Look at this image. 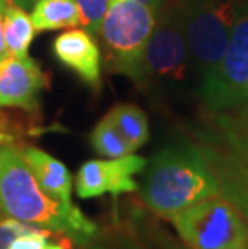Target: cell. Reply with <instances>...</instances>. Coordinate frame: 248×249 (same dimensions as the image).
<instances>
[{"label": "cell", "mask_w": 248, "mask_h": 249, "mask_svg": "<svg viewBox=\"0 0 248 249\" xmlns=\"http://www.w3.org/2000/svg\"><path fill=\"white\" fill-rule=\"evenodd\" d=\"M245 0H179L189 53L200 84L213 76Z\"/></svg>", "instance_id": "4"}, {"label": "cell", "mask_w": 248, "mask_h": 249, "mask_svg": "<svg viewBox=\"0 0 248 249\" xmlns=\"http://www.w3.org/2000/svg\"><path fill=\"white\" fill-rule=\"evenodd\" d=\"M57 60L76 72L89 87L100 89L102 84V55L95 39L82 29H70L58 34L54 40Z\"/></svg>", "instance_id": "11"}, {"label": "cell", "mask_w": 248, "mask_h": 249, "mask_svg": "<svg viewBox=\"0 0 248 249\" xmlns=\"http://www.w3.org/2000/svg\"><path fill=\"white\" fill-rule=\"evenodd\" d=\"M195 139L218 180L219 196L248 220V129L216 113L195 130Z\"/></svg>", "instance_id": "3"}, {"label": "cell", "mask_w": 248, "mask_h": 249, "mask_svg": "<svg viewBox=\"0 0 248 249\" xmlns=\"http://www.w3.org/2000/svg\"><path fill=\"white\" fill-rule=\"evenodd\" d=\"M155 23L156 12L139 0H108L100 36L113 71L139 82L142 58Z\"/></svg>", "instance_id": "5"}, {"label": "cell", "mask_w": 248, "mask_h": 249, "mask_svg": "<svg viewBox=\"0 0 248 249\" xmlns=\"http://www.w3.org/2000/svg\"><path fill=\"white\" fill-rule=\"evenodd\" d=\"M91 145L97 155L107 160L121 158L135 151L108 116L100 119L94 127L91 132Z\"/></svg>", "instance_id": "16"}, {"label": "cell", "mask_w": 248, "mask_h": 249, "mask_svg": "<svg viewBox=\"0 0 248 249\" xmlns=\"http://www.w3.org/2000/svg\"><path fill=\"white\" fill-rule=\"evenodd\" d=\"M19 151L47 195L63 206H75L71 201L73 176L65 164L36 146H19Z\"/></svg>", "instance_id": "12"}, {"label": "cell", "mask_w": 248, "mask_h": 249, "mask_svg": "<svg viewBox=\"0 0 248 249\" xmlns=\"http://www.w3.org/2000/svg\"><path fill=\"white\" fill-rule=\"evenodd\" d=\"M24 127L0 108V146H18L24 137Z\"/></svg>", "instance_id": "20"}, {"label": "cell", "mask_w": 248, "mask_h": 249, "mask_svg": "<svg viewBox=\"0 0 248 249\" xmlns=\"http://www.w3.org/2000/svg\"><path fill=\"white\" fill-rule=\"evenodd\" d=\"M191 249H248V220L221 196H211L170 217Z\"/></svg>", "instance_id": "6"}, {"label": "cell", "mask_w": 248, "mask_h": 249, "mask_svg": "<svg viewBox=\"0 0 248 249\" xmlns=\"http://www.w3.org/2000/svg\"><path fill=\"white\" fill-rule=\"evenodd\" d=\"M47 77L29 56L5 53L0 58V108L36 111Z\"/></svg>", "instance_id": "10"}, {"label": "cell", "mask_w": 248, "mask_h": 249, "mask_svg": "<svg viewBox=\"0 0 248 249\" xmlns=\"http://www.w3.org/2000/svg\"><path fill=\"white\" fill-rule=\"evenodd\" d=\"M134 231L144 249H191L184 243H177L174 238L168 236L165 231L153 229H134Z\"/></svg>", "instance_id": "19"}, {"label": "cell", "mask_w": 248, "mask_h": 249, "mask_svg": "<svg viewBox=\"0 0 248 249\" xmlns=\"http://www.w3.org/2000/svg\"><path fill=\"white\" fill-rule=\"evenodd\" d=\"M107 116L113 121V124L118 127L135 151L149 142V118H147L145 111H142L139 107L131 103L118 105L110 109Z\"/></svg>", "instance_id": "15"}, {"label": "cell", "mask_w": 248, "mask_h": 249, "mask_svg": "<svg viewBox=\"0 0 248 249\" xmlns=\"http://www.w3.org/2000/svg\"><path fill=\"white\" fill-rule=\"evenodd\" d=\"M191 61L179 0H165L156 10V23L147 42L140 66L139 86L184 82Z\"/></svg>", "instance_id": "7"}, {"label": "cell", "mask_w": 248, "mask_h": 249, "mask_svg": "<svg viewBox=\"0 0 248 249\" xmlns=\"http://www.w3.org/2000/svg\"><path fill=\"white\" fill-rule=\"evenodd\" d=\"M3 10H5V2L0 0V58L7 53V50H5V39H3Z\"/></svg>", "instance_id": "23"}, {"label": "cell", "mask_w": 248, "mask_h": 249, "mask_svg": "<svg viewBox=\"0 0 248 249\" xmlns=\"http://www.w3.org/2000/svg\"><path fill=\"white\" fill-rule=\"evenodd\" d=\"M76 3L81 15V26H84L92 36H98L107 13L108 0H76Z\"/></svg>", "instance_id": "18"}, {"label": "cell", "mask_w": 248, "mask_h": 249, "mask_svg": "<svg viewBox=\"0 0 248 249\" xmlns=\"http://www.w3.org/2000/svg\"><path fill=\"white\" fill-rule=\"evenodd\" d=\"M36 229H39V227L5 215L3 219H0V249H8L15 238L24 235L28 231H33Z\"/></svg>", "instance_id": "21"}, {"label": "cell", "mask_w": 248, "mask_h": 249, "mask_svg": "<svg viewBox=\"0 0 248 249\" xmlns=\"http://www.w3.org/2000/svg\"><path fill=\"white\" fill-rule=\"evenodd\" d=\"M8 2L18 5V7L23 8V10H31L36 5V2H38V0H8Z\"/></svg>", "instance_id": "24"}, {"label": "cell", "mask_w": 248, "mask_h": 249, "mask_svg": "<svg viewBox=\"0 0 248 249\" xmlns=\"http://www.w3.org/2000/svg\"><path fill=\"white\" fill-rule=\"evenodd\" d=\"M34 26L26 10L12 2L5 3L3 10V39L5 50L15 56H28L31 42L34 39Z\"/></svg>", "instance_id": "14"}, {"label": "cell", "mask_w": 248, "mask_h": 249, "mask_svg": "<svg viewBox=\"0 0 248 249\" xmlns=\"http://www.w3.org/2000/svg\"><path fill=\"white\" fill-rule=\"evenodd\" d=\"M140 196L153 214L170 219L198 201L219 196V185L202 150L193 142H182L147 162Z\"/></svg>", "instance_id": "2"}, {"label": "cell", "mask_w": 248, "mask_h": 249, "mask_svg": "<svg viewBox=\"0 0 248 249\" xmlns=\"http://www.w3.org/2000/svg\"><path fill=\"white\" fill-rule=\"evenodd\" d=\"M139 2H142L144 5H147V7L152 8L153 12H156V10L163 5V2H165V0H139Z\"/></svg>", "instance_id": "25"}, {"label": "cell", "mask_w": 248, "mask_h": 249, "mask_svg": "<svg viewBox=\"0 0 248 249\" xmlns=\"http://www.w3.org/2000/svg\"><path fill=\"white\" fill-rule=\"evenodd\" d=\"M228 118L230 123H234L235 125L244 127V129H248V100H245L244 103L239 105L234 109H229L226 113H221Z\"/></svg>", "instance_id": "22"}, {"label": "cell", "mask_w": 248, "mask_h": 249, "mask_svg": "<svg viewBox=\"0 0 248 249\" xmlns=\"http://www.w3.org/2000/svg\"><path fill=\"white\" fill-rule=\"evenodd\" d=\"M200 97L210 114L226 113L248 100V2L240 10L216 71L200 84Z\"/></svg>", "instance_id": "8"}, {"label": "cell", "mask_w": 248, "mask_h": 249, "mask_svg": "<svg viewBox=\"0 0 248 249\" xmlns=\"http://www.w3.org/2000/svg\"><path fill=\"white\" fill-rule=\"evenodd\" d=\"M86 249H144L137 238L134 229H119L110 231L108 235H100L94 238L91 243H87Z\"/></svg>", "instance_id": "17"}, {"label": "cell", "mask_w": 248, "mask_h": 249, "mask_svg": "<svg viewBox=\"0 0 248 249\" xmlns=\"http://www.w3.org/2000/svg\"><path fill=\"white\" fill-rule=\"evenodd\" d=\"M31 21L38 33L75 28L81 24L76 0H38L33 7Z\"/></svg>", "instance_id": "13"}, {"label": "cell", "mask_w": 248, "mask_h": 249, "mask_svg": "<svg viewBox=\"0 0 248 249\" xmlns=\"http://www.w3.org/2000/svg\"><path fill=\"white\" fill-rule=\"evenodd\" d=\"M45 249H66V246H63V245H47Z\"/></svg>", "instance_id": "26"}, {"label": "cell", "mask_w": 248, "mask_h": 249, "mask_svg": "<svg viewBox=\"0 0 248 249\" xmlns=\"http://www.w3.org/2000/svg\"><path fill=\"white\" fill-rule=\"evenodd\" d=\"M145 158L134 153L113 160H92L84 162L76 174V193L79 198H98L103 195L133 193L139 190L134 176L144 172Z\"/></svg>", "instance_id": "9"}, {"label": "cell", "mask_w": 248, "mask_h": 249, "mask_svg": "<svg viewBox=\"0 0 248 249\" xmlns=\"http://www.w3.org/2000/svg\"><path fill=\"white\" fill-rule=\"evenodd\" d=\"M0 213L7 217L65 233L79 246L97 236L98 227L77 206H63L40 188L19 146H0Z\"/></svg>", "instance_id": "1"}]
</instances>
